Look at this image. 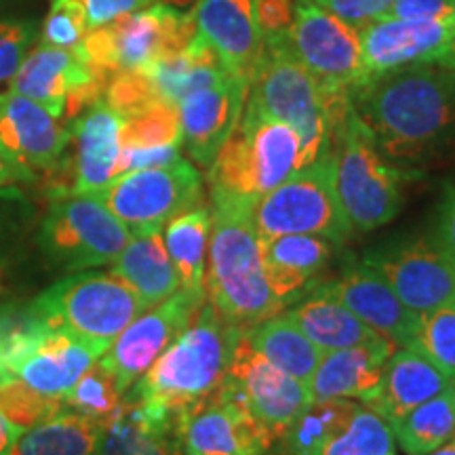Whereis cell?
Masks as SVG:
<instances>
[{"mask_svg": "<svg viewBox=\"0 0 455 455\" xmlns=\"http://www.w3.org/2000/svg\"><path fill=\"white\" fill-rule=\"evenodd\" d=\"M350 106L390 163L419 164L455 150V68L379 74L352 91Z\"/></svg>", "mask_w": 455, "mask_h": 455, "instance_id": "obj_1", "label": "cell"}, {"mask_svg": "<svg viewBox=\"0 0 455 455\" xmlns=\"http://www.w3.org/2000/svg\"><path fill=\"white\" fill-rule=\"evenodd\" d=\"M253 204L251 198L212 190L204 293L221 318L244 327L284 310L266 276Z\"/></svg>", "mask_w": 455, "mask_h": 455, "instance_id": "obj_2", "label": "cell"}, {"mask_svg": "<svg viewBox=\"0 0 455 455\" xmlns=\"http://www.w3.org/2000/svg\"><path fill=\"white\" fill-rule=\"evenodd\" d=\"M243 327L228 323L204 301L190 325L124 392V398L181 415L212 395L226 378Z\"/></svg>", "mask_w": 455, "mask_h": 455, "instance_id": "obj_3", "label": "cell"}, {"mask_svg": "<svg viewBox=\"0 0 455 455\" xmlns=\"http://www.w3.org/2000/svg\"><path fill=\"white\" fill-rule=\"evenodd\" d=\"M247 106L295 129L301 141V169L331 152L335 124L350 100L331 101L289 47L287 30L264 36L249 83Z\"/></svg>", "mask_w": 455, "mask_h": 455, "instance_id": "obj_4", "label": "cell"}, {"mask_svg": "<svg viewBox=\"0 0 455 455\" xmlns=\"http://www.w3.org/2000/svg\"><path fill=\"white\" fill-rule=\"evenodd\" d=\"M331 155L335 192L352 228L371 232L401 213L407 175L378 150L352 106L335 124Z\"/></svg>", "mask_w": 455, "mask_h": 455, "instance_id": "obj_5", "label": "cell"}, {"mask_svg": "<svg viewBox=\"0 0 455 455\" xmlns=\"http://www.w3.org/2000/svg\"><path fill=\"white\" fill-rule=\"evenodd\" d=\"M32 316L108 350L146 306L112 272H72L28 304Z\"/></svg>", "mask_w": 455, "mask_h": 455, "instance_id": "obj_6", "label": "cell"}, {"mask_svg": "<svg viewBox=\"0 0 455 455\" xmlns=\"http://www.w3.org/2000/svg\"><path fill=\"white\" fill-rule=\"evenodd\" d=\"M299 169L295 129L244 104L241 121L209 167V184L212 190L258 201Z\"/></svg>", "mask_w": 455, "mask_h": 455, "instance_id": "obj_7", "label": "cell"}, {"mask_svg": "<svg viewBox=\"0 0 455 455\" xmlns=\"http://www.w3.org/2000/svg\"><path fill=\"white\" fill-rule=\"evenodd\" d=\"M195 36L192 13L156 3L93 28L74 51L108 84L116 72L146 70L161 57L181 53Z\"/></svg>", "mask_w": 455, "mask_h": 455, "instance_id": "obj_8", "label": "cell"}, {"mask_svg": "<svg viewBox=\"0 0 455 455\" xmlns=\"http://www.w3.org/2000/svg\"><path fill=\"white\" fill-rule=\"evenodd\" d=\"M253 221L261 238L316 235L335 244L348 241L355 228L335 192L331 152L259 196L253 204Z\"/></svg>", "mask_w": 455, "mask_h": 455, "instance_id": "obj_9", "label": "cell"}, {"mask_svg": "<svg viewBox=\"0 0 455 455\" xmlns=\"http://www.w3.org/2000/svg\"><path fill=\"white\" fill-rule=\"evenodd\" d=\"M129 241L127 226L93 195L53 198L36 232L44 258L66 272L112 264Z\"/></svg>", "mask_w": 455, "mask_h": 455, "instance_id": "obj_10", "label": "cell"}, {"mask_svg": "<svg viewBox=\"0 0 455 455\" xmlns=\"http://www.w3.org/2000/svg\"><path fill=\"white\" fill-rule=\"evenodd\" d=\"M91 195L127 226L131 236L161 232L171 220L204 203L201 173L184 158L123 173Z\"/></svg>", "mask_w": 455, "mask_h": 455, "instance_id": "obj_11", "label": "cell"}, {"mask_svg": "<svg viewBox=\"0 0 455 455\" xmlns=\"http://www.w3.org/2000/svg\"><path fill=\"white\" fill-rule=\"evenodd\" d=\"M287 41L329 100H350L367 83L361 34L312 0H295Z\"/></svg>", "mask_w": 455, "mask_h": 455, "instance_id": "obj_12", "label": "cell"}, {"mask_svg": "<svg viewBox=\"0 0 455 455\" xmlns=\"http://www.w3.org/2000/svg\"><path fill=\"white\" fill-rule=\"evenodd\" d=\"M363 261L384 276L409 310L428 315L455 308V258L436 236L384 244Z\"/></svg>", "mask_w": 455, "mask_h": 455, "instance_id": "obj_13", "label": "cell"}, {"mask_svg": "<svg viewBox=\"0 0 455 455\" xmlns=\"http://www.w3.org/2000/svg\"><path fill=\"white\" fill-rule=\"evenodd\" d=\"M220 386L266 426L276 441L312 403L308 386L283 373L249 346L244 327Z\"/></svg>", "mask_w": 455, "mask_h": 455, "instance_id": "obj_14", "label": "cell"}, {"mask_svg": "<svg viewBox=\"0 0 455 455\" xmlns=\"http://www.w3.org/2000/svg\"><path fill=\"white\" fill-rule=\"evenodd\" d=\"M123 118L101 98L70 123L74 155L47 175L51 198L91 195L116 178Z\"/></svg>", "mask_w": 455, "mask_h": 455, "instance_id": "obj_15", "label": "cell"}, {"mask_svg": "<svg viewBox=\"0 0 455 455\" xmlns=\"http://www.w3.org/2000/svg\"><path fill=\"white\" fill-rule=\"evenodd\" d=\"M9 91L36 101L55 118L72 123L91 104L104 98L106 83L95 76L74 49L41 43L21 61Z\"/></svg>", "mask_w": 455, "mask_h": 455, "instance_id": "obj_16", "label": "cell"}, {"mask_svg": "<svg viewBox=\"0 0 455 455\" xmlns=\"http://www.w3.org/2000/svg\"><path fill=\"white\" fill-rule=\"evenodd\" d=\"M70 146V127L30 98L0 93V156L17 171L20 181L53 173Z\"/></svg>", "mask_w": 455, "mask_h": 455, "instance_id": "obj_17", "label": "cell"}, {"mask_svg": "<svg viewBox=\"0 0 455 455\" xmlns=\"http://www.w3.org/2000/svg\"><path fill=\"white\" fill-rule=\"evenodd\" d=\"M204 301L207 299H198L180 289L158 306L141 312L112 341L100 363L114 375L123 396L163 355L171 341L190 325Z\"/></svg>", "mask_w": 455, "mask_h": 455, "instance_id": "obj_18", "label": "cell"}, {"mask_svg": "<svg viewBox=\"0 0 455 455\" xmlns=\"http://www.w3.org/2000/svg\"><path fill=\"white\" fill-rule=\"evenodd\" d=\"M184 455H266L275 435L218 386L180 415Z\"/></svg>", "mask_w": 455, "mask_h": 455, "instance_id": "obj_19", "label": "cell"}, {"mask_svg": "<svg viewBox=\"0 0 455 455\" xmlns=\"http://www.w3.org/2000/svg\"><path fill=\"white\" fill-rule=\"evenodd\" d=\"M247 95L249 83L226 74L212 87L198 89L180 101L181 141L198 167H212L241 121Z\"/></svg>", "mask_w": 455, "mask_h": 455, "instance_id": "obj_20", "label": "cell"}, {"mask_svg": "<svg viewBox=\"0 0 455 455\" xmlns=\"http://www.w3.org/2000/svg\"><path fill=\"white\" fill-rule=\"evenodd\" d=\"M321 289L339 299L395 348H413L418 341L419 315L409 310L384 276L365 261L352 266L338 281L323 284Z\"/></svg>", "mask_w": 455, "mask_h": 455, "instance_id": "obj_21", "label": "cell"}, {"mask_svg": "<svg viewBox=\"0 0 455 455\" xmlns=\"http://www.w3.org/2000/svg\"><path fill=\"white\" fill-rule=\"evenodd\" d=\"M449 20L409 21L382 17L361 28L363 64L367 81L415 64H439L449 43Z\"/></svg>", "mask_w": 455, "mask_h": 455, "instance_id": "obj_22", "label": "cell"}, {"mask_svg": "<svg viewBox=\"0 0 455 455\" xmlns=\"http://www.w3.org/2000/svg\"><path fill=\"white\" fill-rule=\"evenodd\" d=\"M192 20L196 34L212 47L221 68L251 83L264 34L255 17V0H196Z\"/></svg>", "mask_w": 455, "mask_h": 455, "instance_id": "obj_23", "label": "cell"}, {"mask_svg": "<svg viewBox=\"0 0 455 455\" xmlns=\"http://www.w3.org/2000/svg\"><path fill=\"white\" fill-rule=\"evenodd\" d=\"M335 243L316 235L261 238V255L272 293L283 308L315 289L316 278L331 261Z\"/></svg>", "mask_w": 455, "mask_h": 455, "instance_id": "obj_24", "label": "cell"}, {"mask_svg": "<svg viewBox=\"0 0 455 455\" xmlns=\"http://www.w3.org/2000/svg\"><path fill=\"white\" fill-rule=\"evenodd\" d=\"M395 350L390 341L382 339L325 352L308 382L312 403L358 398L365 405L378 392L386 361Z\"/></svg>", "mask_w": 455, "mask_h": 455, "instance_id": "obj_25", "label": "cell"}, {"mask_svg": "<svg viewBox=\"0 0 455 455\" xmlns=\"http://www.w3.org/2000/svg\"><path fill=\"white\" fill-rule=\"evenodd\" d=\"M98 455H184L180 418L123 396L104 422Z\"/></svg>", "mask_w": 455, "mask_h": 455, "instance_id": "obj_26", "label": "cell"}, {"mask_svg": "<svg viewBox=\"0 0 455 455\" xmlns=\"http://www.w3.org/2000/svg\"><path fill=\"white\" fill-rule=\"evenodd\" d=\"M451 386V379L422 352L396 348L386 361L378 392L365 405L392 424Z\"/></svg>", "mask_w": 455, "mask_h": 455, "instance_id": "obj_27", "label": "cell"}, {"mask_svg": "<svg viewBox=\"0 0 455 455\" xmlns=\"http://www.w3.org/2000/svg\"><path fill=\"white\" fill-rule=\"evenodd\" d=\"M104 355L106 352L98 346L76 335L51 329L38 350L20 369L17 378L43 395L64 398L84 371Z\"/></svg>", "mask_w": 455, "mask_h": 455, "instance_id": "obj_28", "label": "cell"}, {"mask_svg": "<svg viewBox=\"0 0 455 455\" xmlns=\"http://www.w3.org/2000/svg\"><path fill=\"white\" fill-rule=\"evenodd\" d=\"M112 275L123 278L148 308L158 306L181 289L161 232L133 235L121 255L112 261Z\"/></svg>", "mask_w": 455, "mask_h": 455, "instance_id": "obj_29", "label": "cell"}, {"mask_svg": "<svg viewBox=\"0 0 455 455\" xmlns=\"http://www.w3.org/2000/svg\"><path fill=\"white\" fill-rule=\"evenodd\" d=\"M284 312L323 352L375 344L384 339L382 335L369 329L355 312L346 308L333 295L323 291L321 287L301 299L295 308Z\"/></svg>", "mask_w": 455, "mask_h": 455, "instance_id": "obj_30", "label": "cell"}, {"mask_svg": "<svg viewBox=\"0 0 455 455\" xmlns=\"http://www.w3.org/2000/svg\"><path fill=\"white\" fill-rule=\"evenodd\" d=\"M244 338L255 352L283 373L308 386L312 373L325 352L291 321L287 312L244 327Z\"/></svg>", "mask_w": 455, "mask_h": 455, "instance_id": "obj_31", "label": "cell"}, {"mask_svg": "<svg viewBox=\"0 0 455 455\" xmlns=\"http://www.w3.org/2000/svg\"><path fill=\"white\" fill-rule=\"evenodd\" d=\"M209 235H212V209L204 207L203 203L171 220L163 236L169 258L180 276L181 291L198 299H207L204 275H207Z\"/></svg>", "mask_w": 455, "mask_h": 455, "instance_id": "obj_32", "label": "cell"}, {"mask_svg": "<svg viewBox=\"0 0 455 455\" xmlns=\"http://www.w3.org/2000/svg\"><path fill=\"white\" fill-rule=\"evenodd\" d=\"M104 422L64 409L20 436L11 455H98Z\"/></svg>", "mask_w": 455, "mask_h": 455, "instance_id": "obj_33", "label": "cell"}, {"mask_svg": "<svg viewBox=\"0 0 455 455\" xmlns=\"http://www.w3.org/2000/svg\"><path fill=\"white\" fill-rule=\"evenodd\" d=\"M407 455H426L455 436V386L432 396L390 424Z\"/></svg>", "mask_w": 455, "mask_h": 455, "instance_id": "obj_34", "label": "cell"}, {"mask_svg": "<svg viewBox=\"0 0 455 455\" xmlns=\"http://www.w3.org/2000/svg\"><path fill=\"white\" fill-rule=\"evenodd\" d=\"M356 407L358 403L350 398L310 403L278 441L289 455H316L335 432L348 422Z\"/></svg>", "mask_w": 455, "mask_h": 455, "instance_id": "obj_35", "label": "cell"}, {"mask_svg": "<svg viewBox=\"0 0 455 455\" xmlns=\"http://www.w3.org/2000/svg\"><path fill=\"white\" fill-rule=\"evenodd\" d=\"M316 455H395V435L382 415L358 405Z\"/></svg>", "mask_w": 455, "mask_h": 455, "instance_id": "obj_36", "label": "cell"}, {"mask_svg": "<svg viewBox=\"0 0 455 455\" xmlns=\"http://www.w3.org/2000/svg\"><path fill=\"white\" fill-rule=\"evenodd\" d=\"M123 148L181 146L180 106L156 100L144 110L123 118Z\"/></svg>", "mask_w": 455, "mask_h": 455, "instance_id": "obj_37", "label": "cell"}, {"mask_svg": "<svg viewBox=\"0 0 455 455\" xmlns=\"http://www.w3.org/2000/svg\"><path fill=\"white\" fill-rule=\"evenodd\" d=\"M64 409V401L60 396L43 395L28 386L24 379H0V415L21 435L34 426L47 422Z\"/></svg>", "mask_w": 455, "mask_h": 455, "instance_id": "obj_38", "label": "cell"}, {"mask_svg": "<svg viewBox=\"0 0 455 455\" xmlns=\"http://www.w3.org/2000/svg\"><path fill=\"white\" fill-rule=\"evenodd\" d=\"M64 407L70 411L89 415V418L106 422L116 411L123 401V392L118 390L116 379L101 365L100 358L91 365L74 388L64 395Z\"/></svg>", "mask_w": 455, "mask_h": 455, "instance_id": "obj_39", "label": "cell"}, {"mask_svg": "<svg viewBox=\"0 0 455 455\" xmlns=\"http://www.w3.org/2000/svg\"><path fill=\"white\" fill-rule=\"evenodd\" d=\"M415 350L428 356L455 384V308H443L419 315Z\"/></svg>", "mask_w": 455, "mask_h": 455, "instance_id": "obj_40", "label": "cell"}, {"mask_svg": "<svg viewBox=\"0 0 455 455\" xmlns=\"http://www.w3.org/2000/svg\"><path fill=\"white\" fill-rule=\"evenodd\" d=\"M104 100L118 116L127 118L161 98H158L152 78L148 76L146 70H123L110 76Z\"/></svg>", "mask_w": 455, "mask_h": 455, "instance_id": "obj_41", "label": "cell"}, {"mask_svg": "<svg viewBox=\"0 0 455 455\" xmlns=\"http://www.w3.org/2000/svg\"><path fill=\"white\" fill-rule=\"evenodd\" d=\"M30 220L32 209L26 196L15 188H0V275L15 258Z\"/></svg>", "mask_w": 455, "mask_h": 455, "instance_id": "obj_42", "label": "cell"}, {"mask_svg": "<svg viewBox=\"0 0 455 455\" xmlns=\"http://www.w3.org/2000/svg\"><path fill=\"white\" fill-rule=\"evenodd\" d=\"M89 32L87 17L76 0H53L41 28V43L51 47L74 49Z\"/></svg>", "mask_w": 455, "mask_h": 455, "instance_id": "obj_43", "label": "cell"}, {"mask_svg": "<svg viewBox=\"0 0 455 455\" xmlns=\"http://www.w3.org/2000/svg\"><path fill=\"white\" fill-rule=\"evenodd\" d=\"M36 36L38 24L34 20H0V84H11Z\"/></svg>", "mask_w": 455, "mask_h": 455, "instance_id": "obj_44", "label": "cell"}, {"mask_svg": "<svg viewBox=\"0 0 455 455\" xmlns=\"http://www.w3.org/2000/svg\"><path fill=\"white\" fill-rule=\"evenodd\" d=\"M312 3L361 30L371 21L382 20L395 0H312Z\"/></svg>", "mask_w": 455, "mask_h": 455, "instance_id": "obj_45", "label": "cell"}, {"mask_svg": "<svg viewBox=\"0 0 455 455\" xmlns=\"http://www.w3.org/2000/svg\"><path fill=\"white\" fill-rule=\"evenodd\" d=\"M180 156V146H158V148H123L116 163V178L131 171L163 167L175 163Z\"/></svg>", "mask_w": 455, "mask_h": 455, "instance_id": "obj_46", "label": "cell"}, {"mask_svg": "<svg viewBox=\"0 0 455 455\" xmlns=\"http://www.w3.org/2000/svg\"><path fill=\"white\" fill-rule=\"evenodd\" d=\"M455 13V0H395L384 17L409 21L449 20Z\"/></svg>", "mask_w": 455, "mask_h": 455, "instance_id": "obj_47", "label": "cell"}, {"mask_svg": "<svg viewBox=\"0 0 455 455\" xmlns=\"http://www.w3.org/2000/svg\"><path fill=\"white\" fill-rule=\"evenodd\" d=\"M87 17L89 30L93 28L110 24V21L124 17L135 11H141L150 4H156L158 0H76Z\"/></svg>", "mask_w": 455, "mask_h": 455, "instance_id": "obj_48", "label": "cell"}, {"mask_svg": "<svg viewBox=\"0 0 455 455\" xmlns=\"http://www.w3.org/2000/svg\"><path fill=\"white\" fill-rule=\"evenodd\" d=\"M295 0H255V17L264 36L289 30L293 21Z\"/></svg>", "mask_w": 455, "mask_h": 455, "instance_id": "obj_49", "label": "cell"}, {"mask_svg": "<svg viewBox=\"0 0 455 455\" xmlns=\"http://www.w3.org/2000/svg\"><path fill=\"white\" fill-rule=\"evenodd\" d=\"M436 238L445 244L447 251L455 258V181L447 186L439 204V221H436Z\"/></svg>", "mask_w": 455, "mask_h": 455, "instance_id": "obj_50", "label": "cell"}, {"mask_svg": "<svg viewBox=\"0 0 455 455\" xmlns=\"http://www.w3.org/2000/svg\"><path fill=\"white\" fill-rule=\"evenodd\" d=\"M24 318H26V308H20L17 304L0 299V344H3V339L7 338L9 331H13Z\"/></svg>", "mask_w": 455, "mask_h": 455, "instance_id": "obj_51", "label": "cell"}, {"mask_svg": "<svg viewBox=\"0 0 455 455\" xmlns=\"http://www.w3.org/2000/svg\"><path fill=\"white\" fill-rule=\"evenodd\" d=\"M20 436H21V432L17 430L15 426H11L7 419L0 415V455L13 453V447Z\"/></svg>", "mask_w": 455, "mask_h": 455, "instance_id": "obj_52", "label": "cell"}, {"mask_svg": "<svg viewBox=\"0 0 455 455\" xmlns=\"http://www.w3.org/2000/svg\"><path fill=\"white\" fill-rule=\"evenodd\" d=\"M439 64L455 68V13L451 17V24H449V43H447L445 55H443V60L439 61Z\"/></svg>", "mask_w": 455, "mask_h": 455, "instance_id": "obj_53", "label": "cell"}, {"mask_svg": "<svg viewBox=\"0 0 455 455\" xmlns=\"http://www.w3.org/2000/svg\"><path fill=\"white\" fill-rule=\"evenodd\" d=\"M15 181H20V175H17V171L11 167V164L4 161L3 156H0V188L15 184Z\"/></svg>", "mask_w": 455, "mask_h": 455, "instance_id": "obj_54", "label": "cell"}, {"mask_svg": "<svg viewBox=\"0 0 455 455\" xmlns=\"http://www.w3.org/2000/svg\"><path fill=\"white\" fill-rule=\"evenodd\" d=\"M426 455H455V436H453V439H449L445 445L436 447L435 451H430V453H426Z\"/></svg>", "mask_w": 455, "mask_h": 455, "instance_id": "obj_55", "label": "cell"}]
</instances>
